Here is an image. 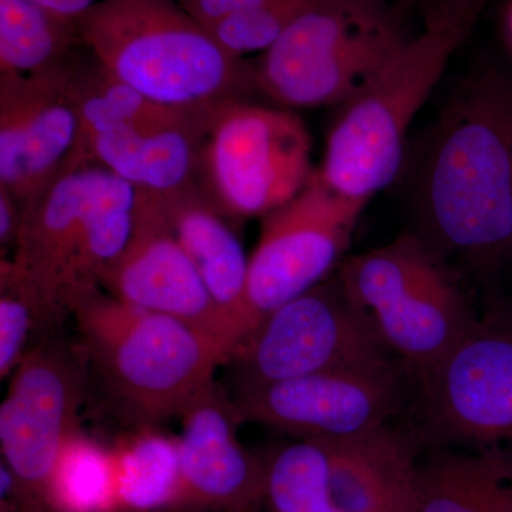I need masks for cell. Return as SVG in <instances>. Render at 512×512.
Masks as SVG:
<instances>
[{
    "instance_id": "21",
    "label": "cell",
    "mask_w": 512,
    "mask_h": 512,
    "mask_svg": "<svg viewBox=\"0 0 512 512\" xmlns=\"http://www.w3.org/2000/svg\"><path fill=\"white\" fill-rule=\"evenodd\" d=\"M70 89L82 128L80 146L97 134L198 123L214 106L180 107L150 99L97 62L86 46L70 63Z\"/></svg>"
},
{
    "instance_id": "12",
    "label": "cell",
    "mask_w": 512,
    "mask_h": 512,
    "mask_svg": "<svg viewBox=\"0 0 512 512\" xmlns=\"http://www.w3.org/2000/svg\"><path fill=\"white\" fill-rule=\"evenodd\" d=\"M365 207L333 191L315 170L295 198L265 215L249 258V333L276 309L329 278Z\"/></svg>"
},
{
    "instance_id": "1",
    "label": "cell",
    "mask_w": 512,
    "mask_h": 512,
    "mask_svg": "<svg viewBox=\"0 0 512 512\" xmlns=\"http://www.w3.org/2000/svg\"><path fill=\"white\" fill-rule=\"evenodd\" d=\"M420 235L474 268L512 261V67H485L448 101L420 175Z\"/></svg>"
},
{
    "instance_id": "4",
    "label": "cell",
    "mask_w": 512,
    "mask_h": 512,
    "mask_svg": "<svg viewBox=\"0 0 512 512\" xmlns=\"http://www.w3.org/2000/svg\"><path fill=\"white\" fill-rule=\"evenodd\" d=\"M137 188L92 158L76 156L22 207L10 261L56 311L82 285L100 286L127 247Z\"/></svg>"
},
{
    "instance_id": "7",
    "label": "cell",
    "mask_w": 512,
    "mask_h": 512,
    "mask_svg": "<svg viewBox=\"0 0 512 512\" xmlns=\"http://www.w3.org/2000/svg\"><path fill=\"white\" fill-rule=\"evenodd\" d=\"M338 272L413 377L446 355L477 318L451 266L417 234L350 256Z\"/></svg>"
},
{
    "instance_id": "24",
    "label": "cell",
    "mask_w": 512,
    "mask_h": 512,
    "mask_svg": "<svg viewBox=\"0 0 512 512\" xmlns=\"http://www.w3.org/2000/svg\"><path fill=\"white\" fill-rule=\"evenodd\" d=\"M271 512H345L330 483L325 441L293 439L262 456Z\"/></svg>"
},
{
    "instance_id": "28",
    "label": "cell",
    "mask_w": 512,
    "mask_h": 512,
    "mask_svg": "<svg viewBox=\"0 0 512 512\" xmlns=\"http://www.w3.org/2000/svg\"><path fill=\"white\" fill-rule=\"evenodd\" d=\"M421 6L427 26H458L470 32L487 0H412Z\"/></svg>"
},
{
    "instance_id": "5",
    "label": "cell",
    "mask_w": 512,
    "mask_h": 512,
    "mask_svg": "<svg viewBox=\"0 0 512 512\" xmlns=\"http://www.w3.org/2000/svg\"><path fill=\"white\" fill-rule=\"evenodd\" d=\"M467 35L458 26H426L342 104L318 170L333 191L366 205L393 183L402 167L407 130Z\"/></svg>"
},
{
    "instance_id": "26",
    "label": "cell",
    "mask_w": 512,
    "mask_h": 512,
    "mask_svg": "<svg viewBox=\"0 0 512 512\" xmlns=\"http://www.w3.org/2000/svg\"><path fill=\"white\" fill-rule=\"evenodd\" d=\"M66 315L10 259H0V380L9 379L39 336Z\"/></svg>"
},
{
    "instance_id": "14",
    "label": "cell",
    "mask_w": 512,
    "mask_h": 512,
    "mask_svg": "<svg viewBox=\"0 0 512 512\" xmlns=\"http://www.w3.org/2000/svg\"><path fill=\"white\" fill-rule=\"evenodd\" d=\"M100 286L128 305L194 326L217 340L228 359L237 348L227 318L175 237L156 192L137 190L133 232Z\"/></svg>"
},
{
    "instance_id": "10",
    "label": "cell",
    "mask_w": 512,
    "mask_h": 512,
    "mask_svg": "<svg viewBox=\"0 0 512 512\" xmlns=\"http://www.w3.org/2000/svg\"><path fill=\"white\" fill-rule=\"evenodd\" d=\"M67 315L33 343L9 377L0 406L2 461L23 494L45 512L50 478L67 437L80 429L79 413L90 384L77 340L67 335Z\"/></svg>"
},
{
    "instance_id": "22",
    "label": "cell",
    "mask_w": 512,
    "mask_h": 512,
    "mask_svg": "<svg viewBox=\"0 0 512 512\" xmlns=\"http://www.w3.org/2000/svg\"><path fill=\"white\" fill-rule=\"evenodd\" d=\"M117 512L175 508L181 495L180 444L158 426L133 427L113 447Z\"/></svg>"
},
{
    "instance_id": "13",
    "label": "cell",
    "mask_w": 512,
    "mask_h": 512,
    "mask_svg": "<svg viewBox=\"0 0 512 512\" xmlns=\"http://www.w3.org/2000/svg\"><path fill=\"white\" fill-rule=\"evenodd\" d=\"M404 365L313 373L232 394L242 420L298 440L340 441L389 424L404 396ZM412 375V373H410Z\"/></svg>"
},
{
    "instance_id": "30",
    "label": "cell",
    "mask_w": 512,
    "mask_h": 512,
    "mask_svg": "<svg viewBox=\"0 0 512 512\" xmlns=\"http://www.w3.org/2000/svg\"><path fill=\"white\" fill-rule=\"evenodd\" d=\"M22 205L8 191L0 188V249L2 258H9V252L15 249L18 241Z\"/></svg>"
},
{
    "instance_id": "17",
    "label": "cell",
    "mask_w": 512,
    "mask_h": 512,
    "mask_svg": "<svg viewBox=\"0 0 512 512\" xmlns=\"http://www.w3.org/2000/svg\"><path fill=\"white\" fill-rule=\"evenodd\" d=\"M156 194L175 237L227 318L238 346L249 335V258L229 218L200 183Z\"/></svg>"
},
{
    "instance_id": "11",
    "label": "cell",
    "mask_w": 512,
    "mask_h": 512,
    "mask_svg": "<svg viewBox=\"0 0 512 512\" xmlns=\"http://www.w3.org/2000/svg\"><path fill=\"white\" fill-rule=\"evenodd\" d=\"M421 443L483 448L512 437V315L488 313L414 376Z\"/></svg>"
},
{
    "instance_id": "20",
    "label": "cell",
    "mask_w": 512,
    "mask_h": 512,
    "mask_svg": "<svg viewBox=\"0 0 512 512\" xmlns=\"http://www.w3.org/2000/svg\"><path fill=\"white\" fill-rule=\"evenodd\" d=\"M414 512H512V458L494 447H433L420 456Z\"/></svg>"
},
{
    "instance_id": "25",
    "label": "cell",
    "mask_w": 512,
    "mask_h": 512,
    "mask_svg": "<svg viewBox=\"0 0 512 512\" xmlns=\"http://www.w3.org/2000/svg\"><path fill=\"white\" fill-rule=\"evenodd\" d=\"M47 504L52 512H117L113 448L73 431L57 458Z\"/></svg>"
},
{
    "instance_id": "29",
    "label": "cell",
    "mask_w": 512,
    "mask_h": 512,
    "mask_svg": "<svg viewBox=\"0 0 512 512\" xmlns=\"http://www.w3.org/2000/svg\"><path fill=\"white\" fill-rule=\"evenodd\" d=\"M181 8L204 29L264 2V0H177Z\"/></svg>"
},
{
    "instance_id": "23",
    "label": "cell",
    "mask_w": 512,
    "mask_h": 512,
    "mask_svg": "<svg viewBox=\"0 0 512 512\" xmlns=\"http://www.w3.org/2000/svg\"><path fill=\"white\" fill-rule=\"evenodd\" d=\"M83 47L76 19L33 0H0V76L45 73Z\"/></svg>"
},
{
    "instance_id": "18",
    "label": "cell",
    "mask_w": 512,
    "mask_h": 512,
    "mask_svg": "<svg viewBox=\"0 0 512 512\" xmlns=\"http://www.w3.org/2000/svg\"><path fill=\"white\" fill-rule=\"evenodd\" d=\"M329 448L330 483L345 512H414L419 436L386 426Z\"/></svg>"
},
{
    "instance_id": "3",
    "label": "cell",
    "mask_w": 512,
    "mask_h": 512,
    "mask_svg": "<svg viewBox=\"0 0 512 512\" xmlns=\"http://www.w3.org/2000/svg\"><path fill=\"white\" fill-rule=\"evenodd\" d=\"M77 23L97 62L160 103L207 107L259 93L255 63L222 49L177 0H100Z\"/></svg>"
},
{
    "instance_id": "19",
    "label": "cell",
    "mask_w": 512,
    "mask_h": 512,
    "mask_svg": "<svg viewBox=\"0 0 512 512\" xmlns=\"http://www.w3.org/2000/svg\"><path fill=\"white\" fill-rule=\"evenodd\" d=\"M208 119L210 114L187 126L97 134L83 141L80 154L109 168L137 190L158 194L181 190L200 183Z\"/></svg>"
},
{
    "instance_id": "27",
    "label": "cell",
    "mask_w": 512,
    "mask_h": 512,
    "mask_svg": "<svg viewBox=\"0 0 512 512\" xmlns=\"http://www.w3.org/2000/svg\"><path fill=\"white\" fill-rule=\"evenodd\" d=\"M308 3L309 0H264L205 30L231 55L244 57L255 50L265 52Z\"/></svg>"
},
{
    "instance_id": "8",
    "label": "cell",
    "mask_w": 512,
    "mask_h": 512,
    "mask_svg": "<svg viewBox=\"0 0 512 512\" xmlns=\"http://www.w3.org/2000/svg\"><path fill=\"white\" fill-rule=\"evenodd\" d=\"M399 362L338 272L266 316L225 365L232 367L235 392H244L313 373Z\"/></svg>"
},
{
    "instance_id": "16",
    "label": "cell",
    "mask_w": 512,
    "mask_h": 512,
    "mask_svg": "<svg viewBox=\"0 0 512 512\" xmlns=\"http://www.w3.org/2000/svg\"><path fill=\"white\" fill-rule=\"evenodd\" d=\"M181 495L177 507L256 511L265 500L264 463L238 439L241 414L217 380L181 414Z\"/></svg>"
},
{
    "instance_id": "15",
    "label": "cell",
    "mask_w": 512,
    "mask_h": 512,
    "mask_svg": "<svg viewBox=\"0 0 512 512\" xmlns=\"http://www.w3.org/2000/svg\"><path fill=\"white\" fill-rule=\"evenodd\" d=\"M73 57L45 73L0 76V188L22 207L80 154Z\"/></svg>"
},
{
    "instance_id": "9",
    "label": "cell",
    "mask_w": 512,
    "mask_h": 512,
    "mask_svg": "<svg viewBox=\"0 0 512 512\" xmlns=\"http://www.w3.org/2000/svg\"><path fill=\"white\" fill-rule=\"evenodd\" d=\"M311 151V136L295 114L221 101L210 111L200 184L229 220L264 218L309 183Z\"/></svg>"
},
{
    "instance_id": "31",
    "label": "cell",
    "mask_w": 512,
    "mask_h": 512,
    "mask_svg": "<svg viewBox=\"0 0 512 512\" xmlns=\"http://www.w3.org/2000/svg\"><path fill=\"white\" fill-rule=\"evenodd\" d=\"M43 8L70 19H79L87 10L92 9L100 0H33Z\"/></svg>"
},
{
    "instance_id": "6",
    "label": "cell",
    "mask_w": 512,
    "mask_h": 512,
    "mask_svg": "<svg viewBox=\"0 0 512 512\" xmlns=\"http://www.w3.org/2000/svg\"><path fill=\"white\" fill-rule=\"evenodd\" d=\"M384 0H309L255 63L259 93L282 106H342L404 46Z\"/></svg>"
},
{
    "instance_id": "2",
    "label": "cell",
    "mask_w": 512,
    "mask_h": 512,
    "mask_svg": "<svg viewBox=\"0 0 512 512\" xmlns=\"http://www.w3.org/2000/svg\"><path fill=\"white\" fill-rule=\"evenodd\" d=\"M63 306L90 380L133 427L181 417L227 363V350L211 336L173 316L128 305L101 286L70 289Z\"/></svg>"
},
{
    "instance_id": "32",
    "label": "cell",
    "mask_w": 512,
    "mask_h": 512,
    "mask_svg": "<svg viewBox=\"0 0 512 512\" xmlns=\"http://www.w3.org/2000/svg\"><path fill=\"white\" fill-rule=\"evenodd\" d=\"M249 512H256V511H249Z\"/></svg>"
}]
</instances>
